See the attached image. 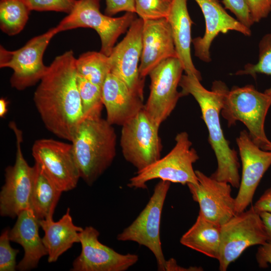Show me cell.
<instances>
[{"label": "cell", "mask_w": 271, "mask_h": 271, "mask_svg": "<svg viewBox=\"0 0 271 271\" xmlns=\"http://www.w3.org/2000/svg\"><path fill=\"white\" fill-rule=\"evenodd\" d=\"M76 59L72 50L56 57L41 79L33 98L46 128L70 142L84 118Z\"/></svg>", "instance_id": "obj_1"}, {"label": "cell", "mask_w": 271, "mask_h": 271, "mask_svg": "<svg viewBox=\"0 0 271 271\" xmlns=\"http://www.w3.org/2000/svg\"><path fill=\"white\" fill-rule=\"evenodd\" d=\"M200 81L196 76L185 74L182 75L179 86L182 96L190 94L197 102L207 128L208 142L217 163L216 171L210 177L238 188L240 177L237 154L230 148L229 141L225 138L220 119L224 96L228 88L225 83L216 80L213 82L211 90H208Z\"/></svg>", "instance_id": "obj_2"}, {"label": "cell", "mask_w": 271, "mask_h": 271, "mask_svg": "<svg viewBox=\"0 0 271 271\" xmlns=\"http://www.w3.org/2000/svg\"><path fill=\"white\" fill-rule=\"evenodd\" d=\"M71 142L80 178L91 186L111 166L116 156L115 130L101 116L84 117Z\"/></svg>", "instance_id": "obj_3"}, {"label": "cell", "mask_w": 271, "mask_h": 271, "mask_svg": "<svg viewBox=\"0 0 271 271\" xmlns=\"http://www.w3.org/2000/svg\"><path fill=\"white\" fill-rule=\"evenodd\" d=\"M271 105V95L258 91L254 86H233L224 96L221 114L228 126L243 123L252 141L262 150L270 141L264 130V122Z\"/></svg>", "instance_id": "obj_4"}, {"label": "cell", "mask_w": 271, "mask_h": 271, "mask_svg": "<svg viewBox=\"0 0 271 271\" xmlns=\"http://www.w3.org/2000/svg\"><path fill=\"white\" fill-rule=\"evenodd\" d=\"M175 145L171 151L145 169L137 171L127 186L133 189L147 188L149 181L159 179L183 185L198 183L193 164L199 159L192 147L188 133L182 131L175 137Z\"/></svg>", "instance_id": "obj_5"}, {"label": "cell", "mask_w": 271, "mask_h": 271, "mask_svg": "<svg viewBox=\"0 0 271 271\" xmlns=\"http://www.w3.org/2000/svg\"><path fill=\"white\" fill-rule=\"evenodd\" d=\"M101 0H78L70 13L56 27L59 32L77 28H90L97 33L101 40L100 52L109 56L118 38L128 29L136 14L126 12L113 18L102 14Z\"/></svg>", "instance_id": "obj_6"}, {"label": "cell", "mask_w": 271, "mask_h": 271, "mask_svg": "<svg viewBox=\"0 0 271 271\" xmlns=\"http://www.w3.org/2000/svg\"><path fill=\"white\" fill-rule=\"evenodd\" d=\"M171 182L161 180L144 209L136 219L117 236L121 241H130L148 248L154 255L158 269L166 271V260L160 239V223L164 202Z\"/></svg>", "instance_id": "obj_7"}, {"label": "cell", "mask_w": 271, "mask_h": 271, "mask_svg": "<svg viewBox=\"0 0 271 271\" xmlns=\"http://www.w3.org/2000/svg\"><path fill=\"white\" fill-rule=\"evenodd\" d=\"M58 33L56 27L52 28L15 51H9L1 46L0 67L13 69L10 78L12 87L23 90L40 81L48 67L43 63L44 52L51 39Z\"/></svg>", "instance_id": "obj_8"}, {"label": "cell", "mask_w": 271, "mask_h": 271, "mask_svg": "<svg viewBox=\"0 0 271 271\" xmlns=\"http://www.w3.org/2000/svg\"><path fill=\"white\" fill-rule=\"evenodd\" d=\"M121 126L120 145L123 157L137 171L161 158L160 126L151 120L144 108Z\"/></svg>", "instance_id": "obj_9"}, {"label": "cell", "mask_w": 271, "mask_h": 271, "mask_svg": "<svg viewBox=\"0 0 271 271\" xmlns=\"http://www.w3.org/2000/svg\"><path fill=\"white\" fill-rule=\"evenodd\" d=\"M267 242L262 219L253 206L236 214L221 226V243L219 269L227 270L248 247Z\"/></svg>", "instance_id": "obj_10"}, {"label": "cell", "mask_w": 271, "mask_h": 271, "mask_svg": "<svg viewBox=\"0 0 271 271\" xmlns=\"http://www.w3.org/2000/svg\"><path fill=\"white\" fill-rule=\"evenodd\" d=\"M183 71L180 61L174 57L162 61L149 74L150 91L144 110L159 126L170 115L182 96L178 87Z\"/></svg>", "instance_id": "obj_11"}, {"label": "cell", "mask_w": 271, "mask_h": 271, "mask_svg": "<svg viewBox=\"0 0 271 271\" xmlns=\"http://www.w3.org/2000/svg\"><path fill=\"white\" fill-rule=\"evenodd\" d=\"M10 127L16 136L17 151L14 165L5 169V182L0 192V214L15 218L30 208L35 168L30 166L24 158L21 148L22 131L15 122L10 123Z\"/></svg>", "instance_id": "obj_12"}, {"label": "cell", "mask_w": 271, "mask_h": 271, "mask_svg": "<svg viewBox=\"0 0 271 271\" xmlns=\"http://www.w3.org/2000/svg\"><path fill=\"white\" fill-rule=\"evenodd\" d=\"M35 163L62 192L74 189L80 178L72 144L52 139H41L33 144Z\"/></svg>", "instance_id": "obj_13"}, {"label": "cell", "mask_w": 271, "mask_h": 271, "mask_svg": "<svg viewBox=\"0 0 271 271\" xmlns=\"http://www.w3.org/2000/svg\"><path fill=\"white\" fill-rule=\"evenodd\" d=\"M144 21L136 18L123 39L113 48L109 56L111 72L128 86L134 94L144 99L145 79L139 72L142 53Z\"/></svg>", "instance_id": "obj_14"}, {"label": "cell", "mask_w": 271, "mask_h": 271, "mask_svg": "<svg viewBox=\"0 0 271 271\" xmlns=\"http://www.w3.org/2000/svg\"><path fill=\"white\" fill-rule=\"evenodd\" d=\"M99 232L89 226L80 233L81 251L74 260L72 271H125L136 264L139 256L121 254L101 243Z\"/></svg>", "instance_id": "obj_15"}, {"label": "cell", "mask_w": 271, "mask_h": 271, "mask_svg": "<svg viewBox=\"0 0 271 271\" xmlns=\"http://www.w3.org/2000/svg\"><path fill=\"white\" fill-rule=\"evenodd\" d=\"M197 184H187L193 200L199 204V212L206 219L221 226L236 214L235 200L231 185L195 171Z\"/></svg>", "instance_id": "obj_16"}, {"label": "cell", "mask_w": 271, "mask_h": 271, "mask_svg": "<svg viewBox=\"0 0 271 271\" xmlns=\"http://www.w3.org/2000/svg\"><path fill=\"white\" fill-rule=\"evenodd\" d=\"M242 164V175L235 200L236 214L245 210L251 203L263 176L271 166V151L261 149L245 130L236 139Z\"/></svg>", "instance_id": "obj_17"}, {"label": "cell", "mask_w": 271, "mask_h": 271, "mask_svg": "<svg viewBox=\"0 0 271 271\" xmlns=\"http://www.w3.org/2000/svg\"><path fill=\"white\" fill-rule=\"evenodd\" d=\"M200 8L205 22L202 37L192 39L195 56L209 63L211 61L210 49L214 39L220 34L234 31L244 36L251 35L250 29L229 15L218 0H195Z\"/></svg>", "instance_id": "obj_18"}, {"label": "cell", "mask_w": 271, "mask_h": 271, "mask_svg": "<svg viewBox=\"0 0 271 271\" xmlns=\"http://www.w3.org/2000/svg\"><path fill=\"white\" fill-rule=\"evenodd\" d=\"M143 49L139 72L143 78L162 61L177 57L171 28L167 18L143 20Z\"/></svg>", "instance_id": "obj_19"}, {"label": "cell", "mask_w": 271, "mask_h": 271, "mask_svg": "<svg viewBox=\"0 0 271 271\" xmlns=\"http://www.w3.org/2000/svg\"><path fill=\"white\" fill-rule=\"evenodd\" d=\"M102 100L106 109V119L112 125L122 126L143 110L145 105L144 99L111 73L102 85Z\"/></svg>", "instance_id": "obj_20"}, {"label": "cell", "mask_w": 271, "mask_h": 271, "mask_svg": "<svg viewBox=\"0 0 271 271\" xmlns=\"http://www.w3.org/2000/svg\"><path fill=\"white\" fill-rule=\"evenodd\" d=\"M39 220L31 208L22 211L17 216L13 227L9 231L11 241L20 244L24 255L17 268L26 271L36 268L40 259L48 255L47 250L39 235Z\"/></svg>", "instance_id": "obj_21"}, {"label": "cell", "mask_w": 271, "mask_h": 271, "mask_svg": "<svg viewBox=\"0 0 271 271\" xmlns=\"http://www.w3.org/2000/svg\"><path fill=\"white\" fill-rule=\"evenodd\" d=\"M167 19L171 28L177 56L185 74L201 80V73L195 67L191 55L193 21L188 12L187 0H173Z\"/></svg>", "instance_id": "obj_22"}, {"label": "cell", "mask_w": 271, "mask_h": 271, "mask_svg": "<svg viewBox=\"0 0 271 271\" xmlns=\"http://www.w3.org/2000/svg\"><path fill=\"white\" fill-rule=\"evenodd\" d=\"M39 223L45 233L42 240L49 262H56L74 243L80 242V233L83 228L73 223L69 208L58 221H54L53 218L41 219Z\"/></svg>", "instance_id": "obj_23"}, {"label": "cell", "mask_w": 271, "mask_h": 271, "mask_svg": "<svg viewBox=\"0 0 271 271\" xmlns=\"http://www.w3.org/2000/svg\"><path fill=\"white\" fill-rule=\"evenodd\" d=\"M180 242L187 247L218 260L221 243V226L199 214L195 222L182 236Z\"/></svg>", "instance_id": "obj_24"}, {"label": "cell", "mask_w": 271, "mask_h": 271, "mask_svg": "<svg viewBox=\"0 0 271 271\" xmlns=\"http://www.w3.org/2000/svg\"><path fill=\"white\" fill-rule=\"evenodd\" d=\"M35 173L30 199V208L39 220L53 218L62 191L35 163Z\"/></svg>", "instance_id": "obj_25"}, {"label": "cell", "mask_w": 271, "mask_h": 271, "mask_svg": "<svg viewBox=\"0 0 271 271\" xmlns=\"http://www.w3.org/2000/svg\"><path fill=\"white\" fill-rule=\"evenodd\" d=\"M75 66L77 75L101 87L111 72L109 57L100 51L82 54L76 59Z\"/></svg>", "instance_id": "obj_26"}, {"label": "cell", "mask_w": 271, "mask_h": 271, "mask_svg": "<svg viewBox=\"0 0 271 271\" xmlns=\"http://www.w3.org/2000/svg\"><path fill=\"white\" fill-rule=\"evenodd\" d=\"M30 11L23 0H1L2 31L9 36L19 34L25 26Z\"/></svg>", "instance_id": "obj_27"}, {"label": "cell", "mask_w": 271, "mask_h": 271, "mask_svg": "<svg viewBox=\"0 0 271 271\" xmlns=\"http://www.w3.org/2000/svg\"><path fill=\"white\" fill-rule=\"evenodd\" d=\"M77 84L84 118L101 116L103 104L102 87L77 74Z\"/></svg>", "instance_id": "obj_28"}, {"label": "cell", "mask_w": 271, "mask_h": 271, "mask_svg": "<svg viewBox=\"0 0 271 271\" xmlns=\"http://www.w3.org/2000/svg\"><path fill=\"white\" fill-rule=\"evenodd\" d=\"M258 49L257 62L256 64H246L244 69L238 71L236 75H249L254 78L258 73L271 76V31L261 38L259 42ZM264 92L271 95V86Z\"/></svg>", "instance_id": "obj_29"}, {"label": "cell", "mask_w": 271, "mask_h": 271, "mask_svg": "<svg viewBox=\"0 0 271 271\" xmlns=\"http://www.w3.org/2000/svg\"><path fill=\"white\" fill-rule=\"evenodd\" d=\"M173 0H135L136 14L143 20L167 18Z\"/></svg>", "instance_id": "obj_30"}, {"label": "cell", "mask_w": 271, "mask_h": 271, "mask_svg": "<svg viewBox=\"0 0 271 271\" xmlns=\"http://www.w3.org/2000/svg\"><path fill=\"white\" fill-rule=\"evenodd\" d=\"M9 231L5 229L0 236V271H15L17 266L16 258L19 250L11 246Z\"/></svg>", "instance_id": "obj_31"}, {"label": "cell", "mask_w": 271, "mask_h": 271, "mask_svg": "<svg viewBox=\"0 0 271 271\" xmlns=\"http://www.w3.org/2000/svg\"><path fill=\"white\" fill-rule=\"evenodd\" d=\"M31 11H56L69 14L77 0H23Z\"/></svg>", "instance_id": "obj_32"}, {"label": "cell", "mask_w": 271, "mask_h": 271, "mask_svg": "<svg viewBox=\"0 0 271 271\" xmlns=\"http://www.w3.org/2000/svg\"><path fill=\"white\" fill-rule=\"evenodd\" d=\"M222 3L241 24L249 28L253 25L254 23L245 0H222Z\"/></svg>", "instance_id": "obj_33"}, {"label": "cell", "mask_w": 271, "mask_h": 271, "mask_svg": "<svg viewBox=\"0 0 271 271\" xmlns=\"http://www.w3.org/2000/svg\"><path fill=\"white\" fill-rule=\"evenodd\" d=\"M254 23L266 18L271 12V0H245Z\"/></svg>", "instance_id": "obj_34"}, {"label": "cell", "mask_w": 271, "mask_h": 271, "mask_svg": "<svg viewBox=\"0 0 271 271\" xmlns=\"http://www.w3.org/2000/svg\"><path fill=\"white\" fill-rule=\"evenodd\" d=\"M105 14L112 16L121 12L136 13L135 0H105Z\"/></svg>", "instance_id": "obj_35"}, {"label": "cell", "mask_w": 271, "mask_h": 271, "mask_svg": "<svg viewBox=\"0 0 271 271\" xmlns=\"http://www.w3.org/2000/svg\"><path fill=\"white\" fill-rule=\"evenodd\" d=\"M256 259L258 266L266 268L271 265V243L266 242L258 247L256 253Z\"/></svg>", "instance_id": "obj_36"}, {"label": "cell", "mask_w": 271, "mask_h": 271, "mask_svg": "<svg viewBox=\"0 0 271 271\" xmlns=\"http://www.w3.org/2000/svg\"><path fill=\"white\" fill-rule=\"evenodd\" d=\"M253 207L258 213L262 212L271 213V187L265 190Z\"/></svg>", "instance_id": "obj_37"}, {"label": "cell", "mask_w": 271, "mask_h": 271, "mask_svg": "<svg viewBox=\"0 0 271 271\" xmlns=\"http://www.w3.org/2000/svg\"><path fill=\"white\" fill-rule=\"evenodd\" d=\"M166 271H177V270H202L203 269L200 267L192 266L189 268H184L179 265L175 259L171 258L166 260Z\"/></svg>", "instance_id": "obj_38"}, {"label": "cell", "mask_w": 271, "mask_h": 271, "mask_svg": "<svg viewBox=\"0 0 271 271\" xmlns=\"http://www.w3.org/2000/svg\"><path fill=\"white\" fill-rule=\"evenodd\" d=\"M259 215L263 222L267 236V242L271 243V213L260 212Z\"/></svg>", "instance_id": "obj_39"}, {"label": "cell", "mask_w": 271, "mask_h": 271, "mask_svg": "<svg viewBox=\"0 0 271 271\" xmlns=\"http://www.w3.org/2000/svg\"><path fill=\"white\" fill-rule=\"evenodd\" d=\"M8 102L4 98L0 99V117H4L6 116L8 112Z\"/></svg>", "instance_id": "obj_40"}, {"label": "cell", "mask_w": 271, "mask_h": 271, "mask_svg": "<svg viewBox=\"0 0 271 271\" xmlns=\"http://www.w3.org/2000/svg\"><path fill=\"white\" fill-rule=\"evenodd\" d=\"M264 150L271 151V142L266 145Z\"/></svg>", "instance_id": "obj_41"}]
</instances>
